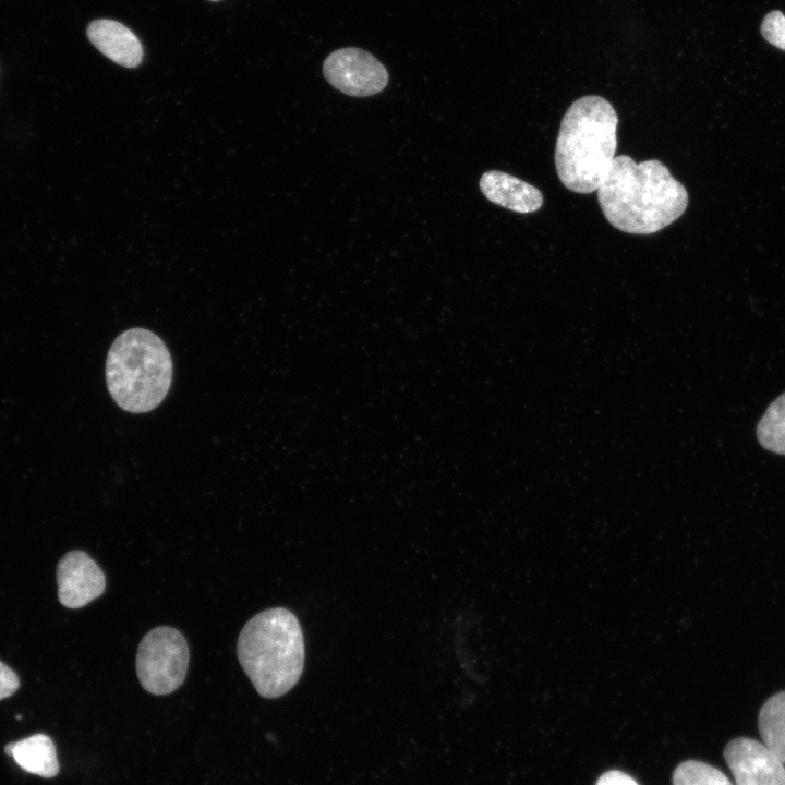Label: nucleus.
<instances>
[{
  "instance_id": "ddd939ff",
  "label": "nucleus",
  "mask_w": 785,
  "mask_h": 785,
  "mask_svg": "<svg viewBox=\"0 0 785 785\" xmlns=\"http://www.w3.org/2000/svg\"><path fill=\"white\" fill-rule=\"evenodd\" d=\"M757 437L763 448L785 456V392L768 407L758 423Z\"/></svg>"
},
{
  "instance_id": "4468645a",
  "label": "nucleus",
  "mask_w": 785,
  "mask_h": 785,
  "mask_svg": "<svg viewBox=\"0 0 785 785\" xmlns=\"http://www.w3.org/2000/svg\"><path fill=\"white\" fill-rule=\"evenodd\" d=\"M673 785H734L717 768L697 760L681 762L673 773Z\"/></svg>"
},
{
  "instance_id": "0eeeda50",
  "label": "nucleus",
  "mask_w": 785,
  "mask_h": 785,
  "mask_svg": "<svg viewBox=\"0 0 785 785\" xmlns=\"http://www.w3.org/2000/svg\"><path fill=\"white\" fill-rule=\"evenodd\" d=\"M723 754L734 785H785V764L763 742L738 737L726 745Z\"/></svg>"
},
{
  "instance_id": "20e7f679",
  "label": "nucleus",
  "mask_w": 785,
  "mask_h": 785,
  "mask_svg": "<svg viewBox=\"0 0 785 785\" xmlns=\"http://www.w3.org/2000/svg\"><path fill=\"white\" fill-rule=\"evenodd\" d=\"M172 370L165 342L148 329L131 328L121 333L108 351L107 388L122 410L149 412L166 398Z\"/></svg>"
},
{
  "instance_id": "dca6fc26",
  "label": "nucleus",
  "mask_w": 785,
  "mask_h": 785,
  "mask_svg": "<svg viewBox=\"0 0 785 785\" xmlns=\"http://www.w3.org/2000/svg\"><path fill=\"white\" fill-rule=\"evenodd\" d=\"M20 687L16 673L0 661V700L12 696Z\"/></svg>"
},
{
  "instance_id": "f3484780",
  "label": "nucleus",
  "mask_w": 785,
  "mask_h": 785,
  "mask_svg": "<svg viewBox=\"0 0 785 785\" xmlns=\"http://www.w3.org/2000/svg\"><path fill=\"white\" fill-rule=\"evenodd\" d=\"M595 785H639L630 775L621 771H608L602 774Z\"/></svg>"
},
{
  "instance_id": "9d476101",
  "label": "nucleus",
  "mask_w": 785,
  "mask_h": 785,
  "mask_svg": "<svg viewBox=\"0 0 785 785\" xmlns=\"http://www.w3.org/2000/svg\"><path fill=\"white\" fill-rule=\"evenodd\" d=\"M480 189L490 202L516 213H533L543 205L539 189L499 170L484 172Z\"/></svg>"
},
{
  "instance_id": "9b49d317",
  "label": "nucleus",
  "mask_w": 785,
  "mask_h": 785,
  "mask_svg": "<svg viewBox=\"0 0 785 785\" xmlns=\"http://www.w3.org/2000/svg\"><path fill=\"white\" fill-rule=\"evenodd\" d=\"M7 754L26 772L43 777H53L59 772L56 747L45 734H35L5 746Z\"/></svg>"
},
{
  "instance_id": "f257e3e1",
  "label": "nucleus",
  "mask_w": 785,
  "mask_h": 785,
  "mask_svg": "<svg viewBox=\"0 0 785 785\" xmlns=\"http://www.w3.org/2000/svg\"><path fill=\"white\" fill-rule=\"evenodd\" d=\"M596 191L607 221L631 234H651L664 229L677 220L688 205L685 186L657 159L636 162L627 155L615 156Z\"/></svg>"
},
{
  "instance_id": "2eb2a0df",
  "label": "nucleus",
  "mask_w": 785,
  "mask_h": 785,
  "mask_svg": "<svg viewBox=\"0 0 785 785\" xmlns=\"http://www.w3.org/2000/svg\"><path fill=\"white\" fill-rule=\"evenodd\" d=\"M761 34L768 43L785 50V15L777 10L768 13L761 24Z\"/></svg>"
},
{
  "instance_id": "39448f33",
  "label": "nucleus",
  "mask_w": 785,
  "mask_h": 785,
  "mask_svg": "<svg viewBox=\"0 0 785 785\" xmlns=\"http://www.w3.org/2000/svg\"><path fill=\"white\" fill-rule=\"evenodd\" d=\"M189 660L190 650L184 636L172 627H156L144 636L137 648L138 680L149 693H171L183 684Z\"/></svg>"
},
{
  "instance_id": "1a4fd4ad",
  "label": "nucleus",
  "mask_w": 785,
  "mask_h": 785,
  "mask_svg": "<svg viewBox=\"0 0 785 785\" xmlns=\"http://www.w3.org/2000/svg\"><path fill=\"white\" fill-rule=\"evenodd\" d=\"M87 38L104 56L124 68H136L143 60V46L136 35L122 23L98 19L86 29Z\"/></svg>"
},
{
  "instance_id": "7ed1b4c3",
  "label": "nucleus",
  "mask_w": 785,
  "mask_h": 785,
  "mask_svg": "<svg viewBox=\"0 0 785 785\" xmlns=\"http://www.w3.org/2000/svg\"><path fill=\"white\" fill-rule=\"evenodd\" d=\"M237 654L262 697L283 696L299 681L304 667V638L297 616L283 607L257 613L241 629Z\"/></svg>"
},
{
  "instance_id": "423d86ee",
  "label": "nucleus",
  "mask_w": 785,
  "mask_h": 785,
  "mask_svg": "<svg viewBox=\"0 0 785 785\" xmlns=\"http://www.w3.org/2000/svg\"><path fill=\"white\" fill-rule=\"evenodd\" d=\"M323 74L333 87L352 97L378 94L389 80L384 64L371 52L358 47L330 52L323 62Z\"/></svg>"
},
{
  "instance_id": "f8f14e48",
  "label": "nucleus",
  "mask_w": 785,
  "mask_h": 785,
  "mask_svg": "<svg viewBox=\"0 0 785 785\" xmlns=\"http://www.w3.org/2000/svg\"><path fill=\"white\" fill-rule=\"evenodd\" d=\"M758 728L763 745L785 764V691L764 702L759 712Z\"/></svg>"
},
{
  "instance_id": "6e6552de",
  "label": "nucleus",
  "mask_w": 785,
  "mask_h": 785,
  "mask_svg": "<svg viewBox=\"0 0 785 785\" xmlns=\"http://www.w3.org/2000/svg\"><path fill=\"white\" fill-rule=\"evenodd\" d=\"M57 583L60 603L75 609L84 607L105 592L106 577L86 552L74 550L59 560Z\"/></svg>"
},
{
  "instance_id": "a211bd4d",
  "label": "nucleus",
  "mask_w": 785,
  "mask_h": 785,
  "mask_svg": "<svg viewBox=\"0 0 785 785\" xmlns=\"http://www.w3.org/2000/svg\"><path fill=\"white\" fill-rule=\"evenodd\" d=\"M209 1H218V0H209Z\"/></svg>"
},
{
  "instance_id": "f03ea898",
  "label": "nucleus",
  "mask_w": 785,
  "mask_h": 785,
  "mask_svg": "<svg viewBox=\"0 0 785 785\" xmlns=\"http://www.w3.org/2000/svg\"><path fill=\"white\" fill-rule=\"evenodd\" d=\"M618 117L605 98L583 96L564 114L555 148L559 180L570 191L591 193L599 189L617 147Z\"/></svg>"
}]
</instances>
